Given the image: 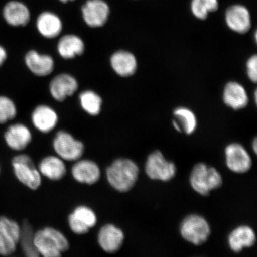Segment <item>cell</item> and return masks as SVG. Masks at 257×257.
<instances>
[{
    "label": "cell",
    "mask_w": 257,
    "mask_h": 257,
    "mask_svg": "<svg viewBox=\"0 0 257 257\" xmlns=\"http://www.w3.org/2000/svg\"><path fill=\"white\" fill-rule=\"evenodd\" d=\"M110 63L114 71L121 77H130L134 75L137 69V61L133 54L120 50L111 57Z\"/></svg>",
    "instance_id": "19"
},
{
    "label": "cell",
    "mask_w": 257,
    "mask_h": 257,
    "mask_svg": "<svg viewBox=\"0 0 257 257\" xmlns=\"http://www.w3.org/2000/svg\"><path fill=\"white\" fill-rule=\"evenodd\" d=\"M224 103L233 110H238L248 105L249 99L245 88L236 82H230L223 91Z\"/></svg>",
    "instance_id": "21"
},
{
    "label": "cell",
    "mask_w": 257,
    "mask_h": 257,
    "mask_svg": "<svg viewBox=\"0 0 257 257\" xmlns=\"http://www.w3.org/2000/svg\"><path fill=\"white\" fill-rule=\"evenodd\" d=\"M3 16L8 24L14 27H24L29 23L31 18L27 6L16 1L9 2L5 6Z\"/></svg>",
    "instance_id": "22"
},
{
    "label": "cell",
    "mask_w": 257,
    "mask_h": 257,
    "mask_svg": "<svg viewBox=\"0 0 257 257\" xmlns=\"http://www.w3.org/2000/svg\"><path fill=\"white\" fill-rule=\"evenodd\" d=\"M252 148L253 151H254L255 154L257 153V140L256 138H255L254 140L253 141Z\"/></svg>",
    "instance_id": "33"
},
{
    "label": "cell",
    "mask_w": 257,
    "mask_h": 257,
    "mask_svg": "<svg viewBox=\"0 0 257 257\" xmlns=\"http://www.w3.org/2000/svg\"><path fill=\"white\" fill-rule=\"evenodd\" d=\"M5 138L9 148L15 151L24 150L32 141V134L24 124L18 123L10 126L6 132Z\"/></svg>",
    "instance_id": "17"
},
{
    "label": "cell",
    "mask_w": 257,
    "mask_h": 257,
    "mask_svg": "<svg viewBox=\"0 0 257 257\" xmlns=\"http://www.w3.org/2000/svg\"><path fill=\"white\" fill-rule=\"evenodd\" d=\"M17 110L14 102L6 96H0V124L14 119Z\"/></svg>",
    "instance_id": "30"
},
{
    "label": "cell",
    "mask_w": 257,
    "mask_h": 257,
    "mask_svg": "<svg viewBox=\"0 0 257 257\" xmlns=\"http://www.w3.org/2000/svg\"><path fill=\"white\" fill-rule=\"evenodd\" d=\"M60 1H61L63 3H67L69 2L74 1V0H60Z\"/></svg>",
    "instance_id": "34"
},
{
    "label": "cell",
    "mask_w": 257,
    "mask_h": 257,
    "mask_svg": "<svg viewBox=\"0 0 257 257\" xmlns=\"http://www.w3.org/2000/svg\"><path fill=\"white\" fill-rule=\"evenodd\" d=\"M97 222V217L92 209L85 205L77 207L68 217L70 229L77 234L88 233Z\"/></svg>",
    "instance_id": "10"
},
{
    "label": "cell",
    "mask_w": 257,
    "mask_h": 257,
    "mask_svg": "<svg viewBox=\"0 0 257 257\" xmlns=\"http://www.w3.org/2000/svg\"><path fill=\"white\" fill-rule=\"evenodd\" d=\"M85 44L80 37L75 35H64L59 41L58 52L65 59H72L82 55L85 51Z\"/></svg>",
    "instance_id": "25"
},
{
    "label": "cell",
    "mask_w": 257,
    "mask_h": 257,
    "mask_svg": "<svg viewBox=\"0 0 257 257\" xmlns=\"http://www.w3.org/2000/svg\"><path fill=\"white\" fill-rule=\"evenodd\" d=\"M56 112L49 106L41 105L35 109L32 114L34 126L41 133L47 134L53 131L58 123Z\"/></svg>",
    "instance_id": "16"
},
{
    "label": "cell",
    "mask_w": 257,
    "mask_h": 257,
    "mask_svg": "<svg viewBox=\"0 0 257 257\" xmlns=\"http://www.w3.org/2000/svg\"><path fill=\"white\" fill-rule=\"evenodd\" d=\"M218 9V0H192L191 9L192 14L200 20H205L210 13Z\"/></svg>",
    "instance_id": "29"
},
{
    "label": "cell",
    "mask_w": 257,
    "mask_h": 257,
    "mask_svg": "<svg viewBox=\"0 0 257 257\" xmlns=\"http://www.w3.org/2000/svg\"><path fill=\"white\" fill-rule=\"evenodd\" d=\"M53 148L57 155L63 160L73 162L80 159L84 153V145L71 134L61 131L53 141Z\"/></svg>",
    "instance_id": "7"
},
{
    "label": "cell",
    "mask_w": 257,
    "mask_h": 257,
    "mask_svg": "<svg viewBox=\"0 0 257 257\" xmlns=\"http://www.w3.org/2000/svg\"><path fill=\"white\" fill-rule=\"evenodd\" d=\"M140 170L137 164L128 159L114 161L106 170L107 181L112 188L120 192L130 191L138 178Z\"/></svg>",
    "instance_id": "1"
},
{
    "label": "cell",
    "mask_w": 257,
    "mask_h": 257,
    "mask_svg": "<svg viewBox=\"0 0 257 257\" xmlns=\"http://www.w3.org/2000/svg\"><path fill=\"white\" fill-rule=\"evenodd\" d=\"M175 120L180 130L186 134L191 135L194 133L197 126L196 115L190 109L186 107H179L173 112Z\"/></svg>",
    "instance_id": "26"
},
{
    "label": "cell",
    "mask_w": 257,
    "mask_h": 257,
    "mask_svg": "<svg viewBox=\"0 0 257 257\" xmlns=\"http://www.w3.org/2000/svg\"><path fill=\"white\" fill-rule=\"evenodd\" d=\"M0 171H1V169H0Z\"/></svg>",
    "instance_id": "35"
},
{
    "label": "cell",
    "mask_w": 257,
    "mask_h": 257,
    "mask_svg": "<svg viewBox=\"0 0 257 257\" xmlns=\"http://www.w3.org/2000/svg\"><path fill=\"white\" fill-rule=\"evenodd\" d=\"M20 235L21 226L16 221L0 217V255L13 254L19 243Z\"/></svg>",
    "instance_id": "8"
},
{
    "label": "cell",
    "mask_w": 257,
    "mask_h": 257,
    "mask_svg": "<svg viewBox=\"0 0 257 257\" xmlns=\"http://www.w3.org/2000/svg\"><path fill=\"white\" fill-rule=\"evenodd\" d=\"M83 20L89 27L99 28L108 21L110 8L103 0H88L82 9Z\"/></svg>",
    "instance_id": "11"
},
{
    "label": "cell",
    "mask_w": 257,
    "mask_h": 257,
    "mask_svg": "<svg viewBox=\"0 0 257 257\" xmlns=\"http://www.w3.org/2000/svg\"><path fill=\"white\" fill-rule=\"evenodd\" d=\"M226 163L231 171L237 173L248 172L252 167V160L242 145L232 143L225 149Z\"/></svg>",
    "instance_id": "9"
},
{
    "label": "cell",
    "mask_w": 257,
    "mask_h": 257,
    "mask_svg": "<svg viewBox=\"0 0 257 257\" xmlns=\"http://www.w3.org/2000/svg\"><path fill=\"white\" fill-rule=\"evenodd\" d=\"M35 233L33 227L29 221H24L21 226V235L19 243L24 254L28 257L40 256L34 243Z\"/></svg>",
    "instance_id": "27"
},
{
    "label": "cell",
    "mask_w": 257,
    "mask_h": 257,
    "mask_svg": "<svg viewBox=\"0 0 257 257\" xmlns=\"http://www.w3.org/2000/svg\"><path fill=\"white\" fill-rule=\"evenodd\" d=\"M145 170L151 179L168 182L175 176L176 167L173 162L166 160L162 152L156 150L148 157Z\"/></svg>",
    "instance_id": "6"
},
{
    "label": "cell",
    "mask_w": 257,
    "mask_h": 257,
    "mask_svg": "<svg viewBox=\"0 0 257 257\" xmlns=\"http://www.w3.org/2000/svg\"><path fill=\"white\" fill-rule=\"evenodd\" d=\"M37 27L42 36L52 39L59 36L62 32L63 24L59 16L53 13L46 12L38 18Z\"/></svg>",
    "instance_id": "23"
},
{
    "label": "cell",
    "mask_w": 257,
    "mask_h": 257,
    "mask_svg": "<svg viewBox=\"0 0 257 257\" xmlns=\"http://www.w3.org/2000/svg\"><path fill=\"white\" fill-rule=\"evenodd\" d=\"M78 88L77 80L69 74L63 73L54 78L50 84L51 96L56 101L62 102L72 96Z\"/></svg>",
    "instance_id": "14"
},
{
    "label": "cell",
    "mask_w": 257,
    "mask_h": 257,
    "mask_svg": "<svg viewBox=\"0 0 257 257\" xmlns=\"http://www.w3.org/2000/svg\"><path fill=\"white\" fill-rule=\"evenodd\" d=\"M6 58H7V53L5 48L0 46V66L5 63Z\"/></svg>",
    "instance_id": "32"
},
{
    "label": "cell",
    "mask_w": 257,
    "mask_h": 257,
    "mask_svg": "<svg viewBox=\"0 0 257 257\" xmlns=\"http://www.w3.org/2000/svg\"><path fill=\"white\" fill-rule=\"evenodd\" d=\"M222 184V177L219 172L213 167L200 163L192 169L190 184L192 189L198 194L207 196L210 194L211 191L219 188Z\"/></svg>",
    "instance_id": "3"
},
{
    "label": "cell",
    "mask_w": 257,
    "mask_h": 257,
    "mask_svg": "<svg viewBox=\"0 0 257 257\" xmlns=\"http://www.w3.org/2000/svg\"><path fill=\"white\" fill-rule=\"evenodd\" d=\"M25 63L28 69L38 76H46L52 73L54 68L53 58L47 54H41L37 51H29L25 56Z\"/></svg>",
    "instance_id": "18"
},
{
    "label": "cell",
    "mask_w": 257,
    "mask_h": 257,
    "mask_svg": "<svg viewBox=\"0 0 257 257\" xmlns=\"http://www.w3.org/2000/svg\"><path fill=\"white\" fill-rule=\"evenodd\" d=\"M256 242L254 231L248 226H240L234 229L228 237V243L232 251L239 253L245 248L252 247Z\"/></svg>",
    "instance_id": "20"
},
{
    "label": "cell",
    "mask_w": 257,
    "mask_h": 257,
    "mask_svg": "<svg viewBox=\"0 0 257 257\" xmlns=\"http://www.w3.org/2000/svg\"><path fill=\"white\" fill-rule=\"evenodd\" d=\"M35 246L40 255L59 257L69 248V242L64 234L53 227L37 231L34 236Z\"/></svg>",
    "instance_id": "2"
},
{
    "label": "cell",
    "mask_w": 257,
    "mask_h": 257,
    "mask_svg": "<svg viewBox=\"0 0 257 257\" xmlns=\"http://www.w3.org/2000/svg\"><path fill=\"white\" fill-rule=\"evenodd\" d=\"M225 21L231 30L240 34L246 33L251 27L248 9L240 5H233L227 9Z\"/></svg>",
    "instance_id": "12"
},
{
    "label": "cell",
    "mask_w": 257,
    "mask_h": 257,
    "mask_svg": "<svg viewBox=\"0 0 257 257\" xmlns=\"http://www.w3.org/2000/svg\"><path fill=\"white\" fill-rule=\"evenodd\" d=\"M38 170L41 175L54 181L62 179L67 172L63 160L54 156H47L42 160Z\"/></svg>",
    "instance_id": "24"
},
{
    "label": "cell",
    "mask_w": 257,
    "mask_h": 257,
    "mask_svg": "<svg viewBox=\"0 0 257 257\" xmlns=\"http://www.w3.org/2000/svg\"><path fill=\"white\" fill-rule=\"evenodd\" d=\"M124 234L119 227L112 224L104 225L98 234V242L101 249L108 253H116L123 245Z\"/></svg>",
    "instance_id": "13"
},
{
    "label": "cell",
    "mask_w": 257,
    "mask_h": 257,
    "mask_svg": "<svg viewBox=\"0 0 257 257\" xmlns=\"http://www.w3.org/2000/svg\"><path fill=\"white\" fill-rule=\"evenodd\" d=\"M247 74L249 79L253 83L257 80V57H250L246 63Z\"/></svg>",
    "instance_id": "31"
},
{
    "label": "cell",
    "mask_w": 257,
    "mask_h": 257,
    "mask_svg": "<svg viewBox=\"0 0 257 257\" xmlns=\"http://www.w3.org/2000/svg\"><path fill=\"white\" fill-rule=\"evenodd\" d=\"M72 174L75 181L80 184L94 185L101 178V170L95 162L90 160L77 162L72 167Z\"/></svg>",
    "instance_id": "15"
},
{
    "label": "cell",
    "mask_w": 257,
    "mask_h": 257,
    "mask_svg": "<svg viewBox=\"0 0 257 257\" xmlns=\"http://www.w3.org/2000/svg\"><path fill=\"white\" fill-rule=\"evenodd\" d=\"M80 105L83 110L91 115L100 113L102 101L101 96L92 91H85L79 95Z\"/></svg>",
    "instance_id": "28"
},
{
    "label": "cell",
    "mask_w": 257,
    "mask_h": 257,
    "mask_svg": "<svg viewBox=\"0 0 257 257\" xmlns=\"http://www.w3.org/2000/svg\"><path fill=\"white\" fill-rule=\"evenodd\" d=\"M13 169L16 178L32 190H36L41 185V175L30 156L19 154L13 158Z\"/></svg>",
    "instance_id": "5"
},
{
    "label": "cell",
    "mask_w": 257,
    "mask_h": 257,
    "mask_svg": "<svg viewBox=\"0 0 257 257\" xmlns=\"http://www.w3.org/2000/svg\"><path fill=\"white\" fill-rule=\"evenodd\" d=\"M180 231L183 238L197 246L206 242L211 233L208 221L198 214L189 215L185 218L181 224Z\"/></svg>",
    "instance_id": "4"
}]
</instances>
